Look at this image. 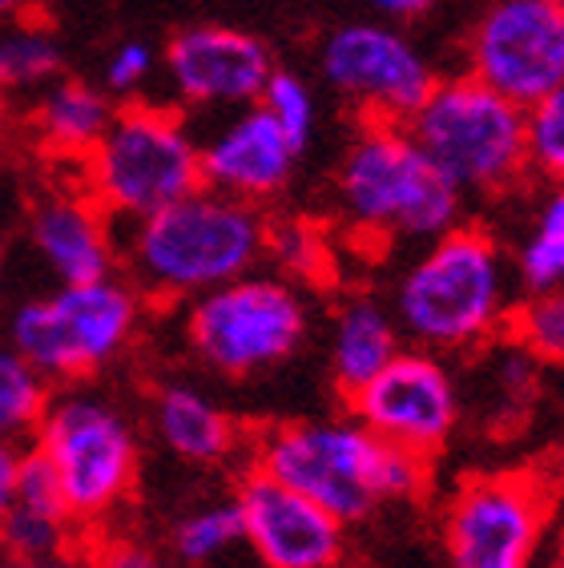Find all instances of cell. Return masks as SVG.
Wrapping results in <instances>:
<instances>
[{
	"instance_id": "obj_39",
	"label": "cell",
	"mask_w": 564,
	"mask_h": 568,
	"mask_svg": "<svg viewBox=\"0 0 564 568\" xmlns=\"http://www.w3.org/2000/svg\"><path fill=\"white\" fill-rule=\"evenodd\" d=\"M0 101H4V89H0Z\"/></svg>"
},
{
	"instance_id": "obj_20",
	"label": "cell",
	"mask_w": 564,
	"mask_h": 568,
	"mask_svg": "<svg viewBox=\"0 0 564 568\" xmlns=\"http://www.w3.org/2000/svg\"><path fill=\"white\" fill-rule=\"evenodd\" d=\"M85 545V536L69 513L66 496L57 488L53 471L44 459L24 448L17 493L4 520H0V552L12 557H53V552H73Z\"/></svg>"
},
{
	"instance_id": "obj_27",
	"label": "cell",
	"mask_w": 564,
	"mask_h": 568,
	"mask_svg": "<svg viewBox=\"0 0 564 568\" xmlns=\"http://www.w3.org/2000/svg\"><path fill=\"white\" fill-rule=\"evenodd\" d=\"M524 145H528V178L564 186V85L524 110Z\"/></svg>"
},
{
	"instance_id": "obj_4",
	"label": "cell",
	"mask_w": 564,
	"mask_h": 568,
	"mask_svg": "<svg viewBox=\"0 0 564 568\" xmlns=\"http://www.w3.org/2000/svg\"><path fill=\"white\" fill-rule=\"evenodd\" d=\"M339 214L367 242L440 239L464 222L467 197L432 165L400 121L359 118L335 174Z\"/></svg>"
},
{
	"instance_id": "obj_34",
	"label": "cell",
	"mask_w": 564,
	"mask_h": 568,
	"mask_svg": "<svg viewBox=\"0 0 564 568\" xmlns=\"http://www.w3.org/2000/svg\"><path fill=\"white\" fill-rule=\"evenodd\" d=\"M0 568H85V557H81V548L53 552V557H12V552H0Z\"/></svg>"
},
{
	"instance_id": "obj_41",
	"label": "cell",
	"mask_w": 564,
	"mask_h": 568,
	"mask_svg": "<svg viewBox=\"0 0 564 568\" xmlns=\"http://www.w3.org/2000/svg\"><path fill=\"white\" fill-rule=\"evenodd\" d=\"M556 4H561V0H556Z\"/></svg>"
},
{
	"instance_id": "obj_25",
	"label": "cell",
	"mask_w": 564,
	"mask_h": 568,
	"mask_svg": "<svg viewBox=\"0 0 564 568\" xmlns=\"http://www.w3.org/2000/svg\"><path fill=\"white\" fill-rule=\"evenodd\" d=\"M49 399H53V383L37 367H29L0 335V439L29 448Z\"/></svg>"
},
{
	"instance_id": "obj_19",
	"label": "cell",
	"mask_w": 564,
	"mask_h": 568,
	"mask_svg": "<svg viewBox=\"0 0 564 568\" xmlns=\"http://www.w3.org/2000/svg\"><path fill=\"white\" fill-rule=\"evenodd\" d=\"M403 343V331L391 315V303L375 295H348L331 315V339H326V367L335 392L348 399L367 379L387 367Z\"/></svg>"
},
{
	"instance_id": "obj_32",
	"label": "cell",
	"mask_w": 564,
	"mask_h": 568,
	"mask_svg": "<svg viewBox=\"0 0 564 568\" xmlns=\"http://www.w3.org/2000/svg\"><path fill=\"white\" fill-rule=\"evenodd\" d=\"M21 464H24L21 444H4V439H0V520H4V513H9V504H12V493H17Z\"/></svg>"
},
{
	"instance_id": "obj_18",
	"label": "cell",
	"mask_w": 564,
	"mask_h": 568,
	"mask_svg": "<svg viewBox=\"0 0 564 568\" xmlns=\"http://www.w3.org/2000/svg\"><path fill=\"white\" fill-rule=\"evenodd\" d=\"M150 432L185 468H226L246 452L250 432L222 399L185 379H162L150 392Z\"/></svg>"
},
{
	"instance_id": "obj_17",
	"label": "cell",
	"mask_w": 564,
	"mask_h": 568,
	"mask_svg": "<svg viewBox=\"0 0 564 568\" xmlns=\"http://www.w3.org/2000/svg\"><path fill=\"white\" fill-rule=\"evenodd\" d=\"M198 158H202V186L250 206H266L286 194L303 145H294L262 105H246L198 142Z\"/></svg>"
},
{
	"instance_id": "obj_3",
	"label": "cell",
	"mask_w": 564,
	"mask_h": 568,
	"mask_svg": "<svg viewBox=\"0 0 564 568\" xmlns=\"http://www.w3.org/2000/svg\"><path fill=\"white\" fill-rule=\"evenodd\" d=\"M271 219L210 186L121 226V274L150 306H185L266 263Z\"/></svg>"
},
{
	"instance_id": "obj_13",
	"label": "cell",
	"mask_w": 564,
	"mask_h": 568,
	"mask_svg": "<svg viewBox=\"0 0 564 568\" xmlns=\"http://www.w3.org/2000/svg\"><path fill=\"white\" fill-rule=\"evenodd\" d=\"M348 416L371 436L435 464L464 424V392L444 355L403 347L375 379L348 395Z\"/></svg>"
},
{
	"instance_id": "obj_2",
	"label": "cell",
	"mask_w": 564,
	"mask_h": 568,
	"mask_svg": "<svg viewBox=\"0 0 564 568\" xmlns=\"http://www.w3.org/2000/svg\"><path fill=\"white\" fill-rule=\"evenodd\" d=\"M246 459V468L315 500L348 528L383 504L420 500L432 488V459L371 436L355 416L262 427L250 436Z\"/></svg>"
},
{
	"instance_id": "obj_5",
	"label": "cell",
	"mask_w": 564,
	"mask_h": 568,
	"mask_svg": "<svg viewBox=\"0 0 564 568\" xmlns=\"http://www.w3.org/2000/svg\"><path fill=\"white\" fill-rule=\"evenodd\" d=\"M29 452L44 459L81 536L113 528L141 480V432L133 416L93 383L53 387Z\"/></svg>"
},
{
	"instance_id": "obj_26",
	"label": "cell",
	"mask_w": 564,
	"mask_h": 568,
	"mask_svg": "<svg viewBox=\"0 0 564 568\" xmlns=\"http://www.w3.org/2000/svg\"><path fill=\"white\" fill-rule=\"evenodd\" d=\"M508 339L521 343L536 363H564V286L516 298Z\"/></svg>"
},
{
	"instance_id": "obj_40",
	"label": "cell",
	"mask_w": 564,
	"mask_h": 568,
	"mask_svg": "<svg viewBox=\"0 0 564 568\" xmlns=\"http://www.w3.org/2000/svg\"><path fill=\"white\" fill-rule=\"evenodd\" d=\"M561 9H564V0H561Z\"/></svg>"
},
{
	"instance_id": "obj_11",
	"label": "cell",
	"mask_w": 564,
	"mask_h": 568,
	"mask_svg": "<svg viewBox=\"0 0 564 568\" xmlns=\"http://www.w3.org/2000/svg\"><path fill=\"white\" fill-rule=\"evenodd\" d=\"M512 105L564 85V9L556 0H484L464 33V69Z\"/></svg>"
},
{
	"instance_id": "obj_30",
	"label": "cell",
	"mask_w": 564,
	"mask_h": 568,
	"mask_svg": "<svg viewBox=\"0 0 564 568\" xmlns=\"http://www.w3.org/2000/svg\"><path fill=\"white\" fill-rule=\"evenodd\" d=\"M266 258L274 263V271L286 274V278H315L326 263V251L319 242V230L306 226V222H271V239H266Z\"/></svg>"
},
{
	"instance_id": "obj_37",
	"label": "cell",
	"mask_w": 564,
	"mask_h": 568,
	"mask_svg": "<svg viewBox=\"0 0 564 568\" xmlns=\"http://www.w3.org/2000/svg\"><path fill=\"white\" fill-rule=\"evenodd\" d=\"M4 311H9V306H4V278H0V318H4Z\"/></svg>"
},
{
	"instance_id": "obj_33",
	"label": "cell",
	"mask_w": 564,
	"mask_h": 568,
	"mask_svg": "<svg viewBox=\"0 0 564 568\" xmlns=\"http://www.w3.org/2000/svg\"><path fill=\"white\" fill-rule=\"evenodd\" d=\"M367 4L380 12V21L407 24V21H420V17H427L440 0H367Z\"/></svg>"
},
{
	"instance_id": "obj_16",
	"label": "cell",
	"mask_w": 564,
	"mask_h": 568,
	"mask_svg": "<svg viewBox=\"0 0 564 568\" xmlns=\"http://www.w3.org/2000/svg\"><path fill=\"white\" fill-rule=\"evenodd\" d=\"M24 242L57 286L121 271V226L81 186H57L24 214Z\"/></svg>"
},
{
	"instance_id": "obj_23",
	"label": "cell",
	"mask_w": 564,
	"mask_h": 568,
	"mask_svg": "<svg viewBox=\"0 0 564 568\" xmlns=\"http://www.w3.org/2000/svg\"><path fill=\"white\" fill-rule=\"evenodd\" d=\"M508 258L516 283H521V295L564 286V186H548L536 197L521 239H516V251Z\"/></svg>"
},
{
	"instance_id": "obj_14",
	"label": "cell",
	"mask_w": 564,
	"mask_h": 568,
	"mask_svg": "<svg viewBox=\"0 0 564 568\" xmlns=\"http://www.w3.org/2000/svg\"><path fill=\"white\" fill-rule=\"evenodd\" d=\"M274 69L266 41L234 24H185L162 49V73L182 110L234 113L259 105Z\"/></svg>"
},
{
	"instance_id": "obj_24",
	"label": "cell",
	"mask_w": 564,
	"mask_h": 568,
	"mask_svg": "<svg viewBox=\"0 0 564 568\" xmlns=\"http://www.w3.org/2000/svg\"><path fill=\"white\" fill-rule=\"evenodd\" d=\"M61 69H66V49L49 24L37 17L4 24L0 33V89L4 93H41L61 77Z\"/></svg>"
},
{
	"instance_id": "obj_10",
	"label": "cell",
	"mask_w": 564,
	"mask_h": 568,
	"mask_svg": "<svg viewBox=\"0 0 564 568\" xmlns=\"http://www.w3.org/2000/svg\"><path fill=\"white\" fill-rule=\"evenodd\" d=\"M556 493L532 471H476L440 504L447 568H536L553 532Z\"/></svg>"
},
{
	"instance_id": "obj_35",
	"label": "cell",
	"mask_w": 564,
	"mask_h": 568,
	"mask_svg": "<svg viewBox=\"0 0 564 568\" xmlns=\"http://www.w3.org/2000/svg\"><path fill=\"white\" fill-rule=\"evenodd\" d=\"M37 9H41V0H0V29L29 21V17H37Z\"/></svg>"
},
{
	"instance_id": "obj_29",
	"label": "cell",
	"mask_w": 564,
	"mask_h": 568,
	"mask_svg": "<svg viewBox=\"0 0 564 568\" xmlns=\"http://www.w3.org/2000/svg\"><path fill=\"white\" fill-rule=\"evenodd\" d=\"M81 557H85V568H178L162 545L118 525L85 536Z\"/></svg>"
},
{
	"instance_id": "obj_1",
	"label": "cell",
	"mask_w": 564,
	"mask_h": 568,
	"mask_svg": "<svg viewBox=\"0 0 564 568\" xmlns=\"http://www.w3.org/2000/svg\"><path fill=\"white\" fill-rule=\"evenodd\" d=\"M521 298L504 242L484 222H460L423 242L391 286L403 343L432 355H472L508 335Z\"/></svg>"
},
{
	"instance_id": "obj_21",
	"label": "cell",
	"mask_w": 564,
	"mask_h": 568,
	"mask_svg": "<svg viewBox=\"0 0 564 568\" xmlns=\"http://www.w3.org/2000/svg\"><path fill=\"white\" fill-rule=\"evenodd\" d=\"M113 113H118V101L101 85L81 81V77H57L53 85H44L37 93L29 125H33L37 145L49 158L81 162L101 142Z\"/></svg>"
},
{
	"instance_id": "obj_12",
	"label": "cell",
	"mask_w": 564,
	"mask_h": 568,
	"mask_svg": "<svg viewBox=\"0 0 564 568\" xmlns=\"http://www.w3.org/2000/svg\"><path fill=\"white\" fill-rule=\"evenodd\" d=\"M319 73L359 118L400 125L440 81L432 57L391 21L335 24L319 41Z\"/></svg>"
},
{
	"instance_id": "obj_38",
	"label": "cell",
	"mask_w": 564,
	"mask_h": 568,
	"mask_svg": "<svg viewBox=\"0 0 564 568\" xmlns=\"http://www.w3.org/2000/svg\"><path fill=\"white\" fill-rule=\"evenodd\" d=\"M0 251H4V219H0Z\"/></svg>"
},
{
	"instance_id": "obj_7",
	"label": "cell",
	"mask_w": 564,
	"mask_h": 568,
	"mask_svg": "<svg viewBox=\"0 0 564 568\" xmlns=\"http://www.w3.org/2000/svg\"><path fill=\"white\" fill-rule=\"evenodd\" d=\"M77 186L118 226L194 194L202 186V158L185 113L153 101L118 105L101 142L77 162Z\"/></svg>"
},
{
	"instance_id": "obj_6",
	"label": "cell",
	"mask_w": 564,
	"mask_h": 568,
	"mask_svg": "<svg viewBox=\"0 0 564 568\" xmlns=\"http://www.w3.org/2000/svg\"><path fill=\"white\" fill-rule=\"evenodd\" d=\"M150 303L125 274L57 286L4 311V343L53 387L89 383L121 363L145 327Z\"/></svg>"
},
{
	"instance_id": "obj_22",
	"label": "cell",
	"mask_w": 564,
	"mask_h": 568,
	"mask_svg": "<svg viewBox=\"0 0 564 568\" xmlns=\"http://www.w3.org/2000/svg\"><path fill=\"white\" fill-rule=\"evenodd\" d=\"M242 520L234 496L226 500H202L178 516L165 532V552L178 568H218L234 552H242Z\"/></svg>"
},
{
	"instance_id": "obj_9",
	"label": "cell",
	"mask_w": 564,
	"mask_h": 568,
	"mask_svg": "<svg viewBox=\"0 0 564 568\" xmlns=\"http://www.w3.org/2000/svg\"><path fill=\"white\" fill-rule=\"evenodd\" d=\"M403 125L464 197H504L528 182L524 110L476 77H440Z\"/></svg>"
},
{
	"instance_id": "obj_31",
	"label": "cell",
	"mask_w": 564,
	"mask_h": 568,
	"mask_svg": "<svg viewBox=\"0 0 564 568\" xmlns=\"http://www.w3.org/2000/svg\"><path fill=\"white\" fill-rule=\"evenodd\" d=\"M162 69V57L153 53L150 44L130 37V41H118L109 49L105 69H101V89H105L113 101H138V93L150 85V77Z\"/></svg>"
},
{
	"instance_id": "obj_15",
	"label": "cell",
	"mask_w": 564,
	"mask_h": 568,
	"mask_svg": "<svg viewBox=\"0 0 564 568\" xmlns=\"http://www.w3.org/2000/svg\"><path fill=\"white\" fill-rule=\"evenodd\" d=\"M234 508L246 552L259 568H343L348 525L259 468L239 476Z\"/></svg>"
},
{
	"instance_id": "obj_8",
	"label": "cell",
	"mask_w": 564,
	"mask_h": 568,
	"mask_svg": "<svg viewBox=\"0 0 564 568\" xmlns=\"http://www.w3.org/2000/svg\"><path fill=\"white\" fill-rule=\"evenodd\" d=\"M311 335L303 286L279 271H250L182 306V339L207 372L254 379L291 363Z\"/></svg>"
},
{
	"instance_id": "obj_36",
	"label": "cell",
	"mask_w": 564,
	"mask_h": 568,
	"mask_svg": "<svg viewBox=\"0 0 564 568\" xmlns=\"http://www.w3.org/2000/svg\"><path fill=\"white\" fill-rule=\"evenodd\" d=\"M548 568H564V545H548Z\"/></svg>"
},
{
	"instance_id": "obj_28",
	"label": "cell",
	"mask_w": 564,
	"mask_h": 568,
	"mask_svg": "<svg viewBox=\"0 0 564 568\" xmlns=\"http://www.w3.org/2000/svg\"><path fill=\"white\" fill-rule=\"evenodd\" d=\"M259 105L271 113L274 125H282V133H286L294 145L311 142L315 121H319V101H315V89L306 85L299 73H291V69H274L266 89H262Z\"/></svg>"
}]
</instances>
